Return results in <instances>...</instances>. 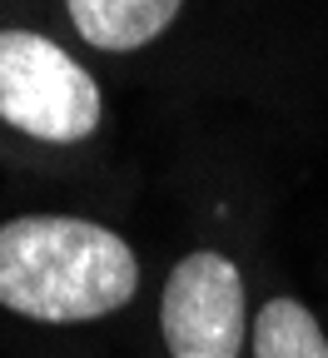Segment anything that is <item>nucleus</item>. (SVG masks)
<instances>
[{
  "label": "nucleus",
  "mask_w": 328,
  "mask_h": 358,
  "mask_svg": "<svg viewBox=\"0 0 328 358\" xmlns=\"http://www.w3.org/2000/svg\"><path fill=\"white\" fill-rule=\"evenodd\" d=\"M105 124V95L55 35L0 25V129L35 145H85Z\"/></svg>",
  "instance_id": "f03ea898"
},
{
  "label": "nucleus",
  "mask_w": 328,
  "mask_h": 358,
  "mask_svg": "<svg viewBox=\"0 0 328 358\" xmlns=\"http://www.w3.org/2000/svg\"><path fill=\"white\" fill-rule=\"evenodd\" d=\"M254 334L239 259L190 249L159 289V338L169 358H244Z\"/></svg>",
  "instance_id": "7ed1b4c3"
},
{
  "label": "nucleus",
  "mask_w": 328,
  "mask_h": 358,
  "mask_svg": "<svg viewBox=\"0 0 328 358\" xmlns=\"http://www.w3.org/2000/svg\"><path fill=\"white\" fill-rule=\"evenodd\" d=\"M184 10V0H65V15L90 50L134 55L155 45Z\"/></svg>",
  "instance_id": "20e7f679"
},
{
  "label": "nucleus",
  "mask_w": 328,
  "mask_h": 358,
  "mask_svg": "<svg viewBox=\"0 0 328 358\" xmlns=\"http://www.w3.org/2000/svg\"><path fill=\"white\" fill-rule=\"evenodd\" d=\"M139 294L134 244L100 219L15 214L0 224V308L45 329H80Z\"/></svg>",
  "instance_id": "f257e3e1"
},
{
  "label": "nucleus",
  "mask_w": 328,
  "mask_h": 358,
  "mask_svg": "<svg viewBox=\"0 0 328 358\" xmlns=\"http://www.w3.org/2000/svg\"><path fill=\"white\" fill-rule=\"evenodd\" d=\"M249 358H328V334L304 299L273 294L254 313Z\"/></svg>",
  "instance_id": "39448f33"
}]
</instances>
